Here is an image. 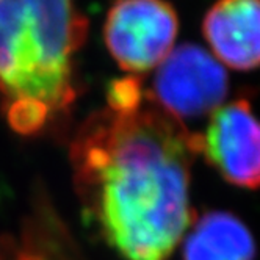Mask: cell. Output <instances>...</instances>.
Returning <instances> with one entry per match:
<instances>
[{
	"instance_id": "1",
	"label": "cell",
	"mask_w": 260,
	"mask_h": 260,
	"mask_svg": "<svg viewBox=\"0 0 260 260\" xmlns=\"http://www.w3.org/2000/svg\"><path fill=\"white\" fill-rule=\"evenodd\" d=\"M196 134L146 92L128 108L91 116L72 143L83 206L124 260H170L194 221Z\"/></svg>"
},
{
	"instance_id": "2",
	"label": "cell",
	"mask_w": 260,
	"mask_h": 260,
	"mask_svg": "<svg viewBox=\"0 0 260 260\" xmlns=\"http://www.w3.org/2000/svg\"><path fill=\"white\" fill-rule=\"evenodd\" d=\"M74 0H0V94L49 113L76 99L72 55L86 36Z\"/></svg>"
},
{
	"instance_id": "3",
	"label": "cell",
	"mask_w": 260,
	"mask_h": 260,
	"mask_svg": "<svg viewBox=\"0 0 260 260\" xmlns=\"http://www.w3.org/2000/svg\"><path fill=\"white\" fill-rule=\"evenodd\" d=\"M177 31V14L165 0H118L104 27L111 57L134 74L151 71L168 57Z\"/></svg>"
},
{
	"instance_id": "4",
	"label": "cell",
	"mask_w": 260,
	"mask_h": 260,
	"mask_svg": "<svg viewBox=\"0 0 260 260\" xmlns=\"http://www.w3.org/2000/svg\"><path fill=\"white\" fill-rule=\"evenodd\" d=\"M157 68L151 96L180 122L212 115L229 92L224 66L196 44L174 47Z\"/></svg>"
},
{
	"instance_id": "5",
	"label": "cell",
	"mask_w": 260,
	"mask_h": 260,
	"mask_svg": "<svg viewBox=\"0 0 260 260\" xmlns=\"http://www.w3.org/2000/svg\"><path fill=\"white\" fill-rule=\"evenodd\" d=\"M196 141L198 154L222 179L241 188H260V118L249 101L240 98L215 110Z\"/></svg>"
},
{
	"instance_id": "6",
	"label": "cell",
	"mask_w": 260,
	"mask_h": 260,
	"mask_svg": "<svg viewBox=\"0 0 260 260\" xmlns=\"http://www.w3.org/2000/svg\"><path fill=\"white\" fill-rule=\"evenodd\" d=\"M202 35L212 55L237 71L260 66V0H218L207 11Z\"/></svg>"
},
{
	"instance_id": "7",
	"label": "cell",
	"mask_w": 260,
	"mask_h": 260,
	"mask_svg": "<svg viewBox=\"0 0 260 260\" xmlns=\"http://www.w3.org/2000/svg\"><path fill=\"white\" fill-rule=\"evenodd\" d=\"M183 245V260H254L255 243L249 229L226 212L194 218Z\"/></svg>"
},
{
	"instance_id": "8",
	"label": "cell",
	"mask_w": 260,
	"mask_h": 260,
	"mask_svg": "<svg viewBox=\"0 0 260 260\" xmlns=\"http://www.w3.org/2000/svg\"><path fill=\"white\" fill-rule=\"evenodd\" d=\"M7 115L10 125L16 132L24 135L38 132L50 118L49 110L35 102H14L8 105Z\"/></svg>"
}]
</instances>
